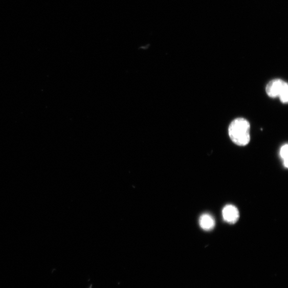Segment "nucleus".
I'll return each instance as SVG.
<instances>
[{"label":"nucleus","instance_id":"3","mask_svg":"<svg viewBox=\"0 0 288 288\" xmlns=\"http://www.w3.org/2000/svg\"><path fill=\"white\" fill-rule=\"evenodd\" d=\"M222 215L224 220L231 224L236 223L239 218V211L233 205H227L225 206L222 211Z\"/></svg>","mask_w":288,"mask_h":288},{"label":"nucleus","instance_id":"2","mask_svg":"<svg viewBox=\"0 0 288 288\" xmlns=\"http://www.w3.org/2000/svg\"><path fill=\"white\" fill-rule=\"evenodd\" d=\"M286 83L285 81L280 79L270 81L266 86L265 91L268 96L272 98L279 97Z\"/></svg>","mask_w":288,"mask_h":288},{"label":"nucleus","instance_id":"5","mask_svg":"<svg viewBox=\"0 0 288 288\" xmlns=\"http://www.w3.org/2000/svg\"><path fill=\"white\" fill-rule=\"evenodd\" d=\"M287 151L288 145L286 144L282 145L280 148V156L283 161L284 167L286 168L288 167Z\"/></svg>","mask_w":288,"mask_h":288},{"label":"nucleus","instance_id":"1","mask_svg":"<svg viewBox=\"0 0 288 288\" xmlns=\"http://www.w3.org/2000/svg\"><path fill=\"white\" fill-rule=\"evenodd\" d=\"M229 135L235 145H247L250 141V124L246 119L238 118L233 120L229 127Z\"/></svg>","mask_w":288,"mask_h":288},{"label":"nucleus","instance_id":"6","mask_svg":"<svg viewBox=\"0 0 288 288\" xmlns=\"http://www.w3.org/2000/svg\"><path fill=\"white\" fill-rule=\"evenodd\" d=\"M279 98L283 104H286L288 102V84L286 83L280 94Z\"/></svg>","mask_w":288,"mask_h":288},{"label":"nucleus","instance_id":"4","mask_svg":"<svg viewBox=\"0 0 288 288\" xmlns=\"http://www.w3.org/2000/svg\"><path fill=\"white\" fill-rule=\"evenodd\" d=\"M199 224L204 230L211 231L215 228V220L211 215L205 214L200 217Z\"/></svg>","mask_w":288,"mask_h":288}]
</instances>
